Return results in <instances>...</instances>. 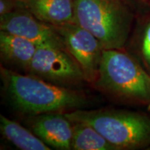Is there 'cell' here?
<instances>
[{
  "mask_svg": "<svg viewBox=\"0 0 150 150\" xmlns=\"http://www.w3.org/2000/svg\"><path fill=\"white\" fill-rule=\"evenodd\" d=\"M7 97L15 108L31 115L79 108L86 104L79 92L56 85L32 74L24 75L1 67Z\"/></svg>",
  "mask_w": 150,
  "mask_h": 150,
  "instance_id": "obj_1",
  "label": "cell"
},
{
  "mask_svg": "<svg viewBox=\"0 0 150 150\" xmlns=\"http://www.w3.org/2000/svg\"><path fill=\"white\" fill-rule=\"evenodd\" d=\"M97 88L130 104H150V74L125 49L104 50L98 74Z\"/></svg>",
  "mask_w": 150,
  "mask_h": 150,
  "instance_id": "obj_2",
  "label": "cell"
},
{
  "mask_svg": "<svg viewBox=\"0 0 150 150\" xmlns=\"http://www.w3.org/2000/svg\"><path fill=\"white\" fill-rule=\"evenodd\" d=\"M64 114L73 122L93 127L117 150L150 146V115L147 114L115 109H77Z\"/></svg>",
  "mask_w": 150,
  "mask_h": 150,
  "instance_id": "obj_3",
  "label": "cell"
},
{
  "mask_svg": "<svg viewBox=\"0 0 150 150\" xmlns=\"http://www.w3.org/2000/svg\"><path fill=\"white\" fill-rule=\"evenodd\" d=\"M74 22L98 39L104 50L125 49L131 15L121 0H73Z\"/></svg>",
  "mask_w": 150,
  "mask_h": 150,
  "instance_id": "obj_4",
  "label": "cell"
},
{
  "mask_svg": "<svg viewBox=\"0 0 150 150\" xmlns=\"http://www.w3.org/2000/svg\"><path fill=\"white\" fill-rule=\"evenodd\" d=\"M27 72L52 83L67 88L85 81L80 67L65 47H38Z\"/></svg>",
  "mask_w": 150,
  "mask_h": 150,
  "instance_id": "obj_5",
  "label": "cell"
},
{
  "mask_svg": "<svg viewBox=\"0 0 150 150\" xmlns=\"http://www.w3.org/2000/svg\"><path fill=\"white\" fill-rule=\"evenodd\" d=\"M52 27L80 67L86 81L94 83L104 50L98 39L75 22Z\"/></svg>",
  "mask_w": 150,
  "mask_h": 150,
  "instance_id": "obj_6",
  "label": "cell"
},
{
  "mask_svg": "<svg viewBox=\"0 0 150 150\" xmlns=\"http://www.w3.org/2000/svg\"><path fill=\"white\" fill-rule=\"evenodd\" d=\"M1 31L22 37L39 46L65 47L52 25L45 23L23 7L0 16Z\"/></svg>",
  "mask_w": 150,
  "mask_h": 150,
  "instance_id": "obj_7",
  "label": "cell"
},
{
  "mask_svg": "<svg viewBox=\"0 0 150 150\" xmlns=\"http://www.w3.org/2000/svg\"><path fill=\"white\" fill-rule=\"evenodd\" d=\"M31 130L49 147L57 149H71L73 122L59 112L33 115Z\"/></svg>",
  "mask_w": 150,
  "mask_h": 150,
  "instance_id": "obj_8",
  "label": "cell"
},
{
  "mask_svg": "<svg viewBox=\"0 0 150 150\" xmlns=\"http://www.w3.org/2000/svg\"><path fill=\"white\" fill-rule=\"evenodd\" d=\"M35 18L52 26L74 22L73 0H17Z\"/></svg>",
  "mask_w": 150,
  "mask_h": 150,
  "instance_id": "obj_9",
  "label": "cell"
},
{
  "mask_svg": "<svg viewBox=\"0 0 150 150\" xmlns=\"http://www.w3.org/2000/svg\"><path fill=\"white\" fill-rule=\"evenodd\" d=\"M38 46L31 41L11 34L0 31V53L4 61L23 69L27 72Z\"/></svg>",
  "mask_w": 150,
  "mask_h": 150,
  "instance_id": "obj_10",
  "label": "cell"
},
{
  "mask_svg": "<svg viewBox=\"0 0 150 150\" xmlns=\"http://www.w3.org/2000/svg\"><path fill=\"white\" fill-rule=\"evenodd\" d=\"M0 130L8 141L22 150H50V148L34 133L20 124L0 115Z\"/></svg>",
  "mask_w": 150,
  "mask_h": 150,
  "instance_id": "obj_11",
  "label": "cell"
},
{
  "mask_svg": "<svg viewBox=\"0 0 150 150\" xmlns=\"http://www.w3.org/2000/svg\"><path fill=\"white\" fill-rule=\"evenodd\" d=\"M71 149L117 150L115 146L93 127L80 122H73Z\"/></svg>",
  "mask_w": 150,
  "mask_h": 150,
  "instance_id": "obj_12",
  "label": "cell"
},
{
  "mask_svg": "<svg viewBox=\"0 0 150 150\" xmlns=\"http://www.w3.org/2000/svg\"><path fill=\"white\" fill-rule=\"evenodd\" d=\"M138 57L146 69L150 71V16L141 24L135 40Z\"/></svg>",
  "mask_w": 150,
  "mask_h": 150,
  "instance_id": "obj_13",
  "label": "cell"
},
{
  "mask_svg": "<svg viewBox=\"0 0 150 150\" xmlns=\"http://www.w3.org/2000/svg\"><path fill=\"white\" fill-rule=\"evenodd\" d=\"M18 6L17 0H0V16L12 12Z\"/></svg>",
  "mask_w": 150,
  "mask_h": 150,
  "instance_id": "obj_14",
  "label": "cell"
},
{
  "mask_svg": "<svg viewBox=\"0 0 150 150\" xmlns=\"http://www.w3.org/2000/svg\"><path fill=\"white\" fill-rule=\"evenodd\" d=\"M139 1H142V2L148 4H150V0H139Z\"/></svg>",
  "mask_w": 150,
  "mask_h": 150,
  "instance_id": "obj_15",
  "label": "cell"
},
{
  "mask_svg": "<svg viewBox=\"0 0 150 150\" xmlns=\"http://www.w3.org/2000/svg\"><path fill=\"white\" fill-rule=\"evenodd\" d=\"M149 73H150V71H149Z\"/></svg>",
  "mask_w": 150,
  "mask_h": 150,
  "instance_id": "obj_16",
  "label": "cell"
}]
</instances>
